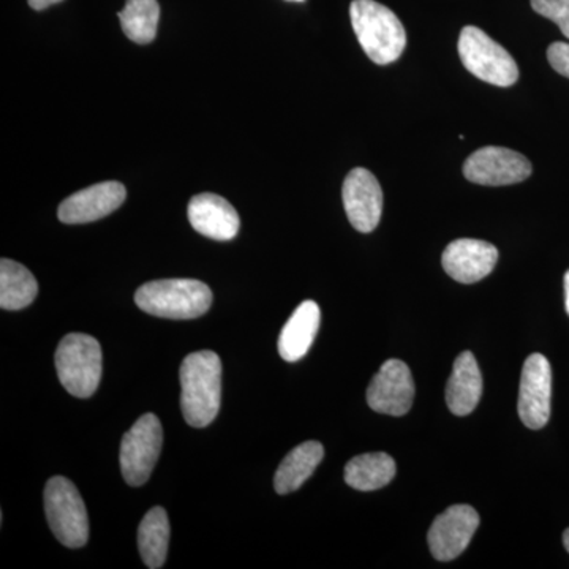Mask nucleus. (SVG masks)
Here are the masks:
<instances>
[{
    "mask_svg": "<svg viewBox=\"0 0 569 569\" xmlns=\"http://www.w3.org/2000/svg\"><path fill=\"white\" fill-rule=\"evenodd\" d=\"M187 216L194 231L213 241H231L238 234L241 224L234 206L216 193H200L193 197Z\"/></svg>",
    "mask_w": 569,
    "mask_h": 569,
    "instance_id": "15",
    "label": "nucleus"
},
{
    "mask_svg": "<svg viewBox=\"0 0 569 569\" xmlns=\"http://www.w3.org/2000/svg\"><path fill=\"white\" fill-rule=\"evenodd\" d=\"M290 2H305V0H290Z\"/></svg>",
    "mask_w": 569,
    "mask_h": 569,
    "instance_id": "28",
    "label": "nucleus"
},
{
    "mask_svg": "<svg viewBox=\"0 0 569 569\" xmlns=\"http://www.w3.org/2000/svg\"><path fill=\"white\" fill-rule=\"evenodd\" d=\"M162 443L163 429L160 419L152 413L142 415L122 438L119 460L127 485L140 488L151 478L162 451Z\"/></svg>",
    "mask_w": 569,
    "mask_h": 569,
    "instance_id": "7",
    "label": "nucleus"
},
{
    "mask_svg": "<svg viewBox=\"0 0 569 569\" xmlns=\"http://www.w3.org/2000/svg\"><path fill=\"white\" fill-rule=\"evenodd\" d=\"M342 198L355 230L361 233L376 230L383 212V190L376 176L366 168H355L343 182Z\"/></svg>",
    "mask_w": 569,
    "mask_h": 569,
    "instance_id": "12",
    "label": "nucleus"
},
{
    "mask_svg": "<svg viewBox=\"0 0 569 569\" xmlns=\"http://www.w3.org/2000/svg\"><path fill=\"white\" fill-rule=\"evenodd\" d=\"M460 61L478 80L509 88L519 80L518 63L501 44L475 26L462 29L458 44Z\"/></svg>",
    "mask_w": 569,
    "mask_h": 569,
    "instance_id": "5",
    "label": "nucleus"
},
{
    "mask_svg": "<svg viewBox=\"0 0 569 569\" xmlns=\"http://www.w3.org/2000/svg\"><path fill=\"white\" fill-rule=\"evenodd\" d=\"M170 545V520L163 508L156 507L146 512L138 529V548L146 567L162 568Z\"/></svg>",
    "mask_w": 569,
    "mask_h": 569,
    "instance_id": "20",
    "label": "nucleus"
},
{
    "mask_svg": "<svg viewBox=\"0 0 569 569\" xmlns=\"http://www.w3.org/2000/svg\"><path fill=\"white\" fill-rule=\"evenodd\" d=\"M350 18L359 44L370 61L388 66L402 56L407 33L395 11L376 0H353Z\"/></svg>",
    "mask_w": 569,
    "mask_h": 569,
    "instance_id": "2",
    "label": "nucleus"
},
{
    "mask_svg": "<svg viewBox=\"0 0 569 569\" xmlns=\"http://www.w3.org/2000/svg\"><path fill=\"white\" fill-rule=\"evenodd\" d=\"M321 312L317 302L305 301L284 323L279 337V353L287 362L305 358L320 329Z\"/></svg>",
    "mask_w": 569,
    "mask_h": 569,
    "instance_id": "17",
    "label": "nucleus"
},
{
    "mask_svg": "<svg viewBox=\"0 0 569 569\" xmlns=\"http://www.w3.org/2000/svg\"><path fill=\"white\" fill-rule=\"evenodd\" d=\"M531 163L522 153L498 146H488L471 153L463 163V176L479 186H511L526 181Z\"/></svg>",
    "mask_w": 569,
    "mask_h": 569,
    "instance_id": "10",
    "label": "nucleus"
},
{
    "mask_svg": "<svg viewBox=\"0 0 569 569\" xmlns=\"http://www.w3.org/2000/svg\"><path fill=\"white\" fill-rule=\"evenodd\" d=\"M181 408L187 425L206 427L217 418L222 403V361L213 351L187 356L181 366Z\"/></svg>",
    "mask_w": 569,
    "mask_h": 569,
    "instance_id": "1",
    "label": "nucleus"
},
{
    "mask_svg": "<svg viewBox=\"0 0 569 569\" xmlns=\"http://www.w3.org/2000/svg\"><path fill=\"white\" fill-rule=\"evenodd\" d=\"M44 512L59 542L71 549L82 548L89 539V518L84 501L70 479L51 478L44 488Z\"/></svg>",
    "mask_w": 569,
    "mask_h": 569,
    "instance_id": "6",
    "label": "nucleus"
},
{
    "mask_svg": "<svg viewBox=\"0 0 569 569\" xmlns=\"http://www.w3.org/2000/svg\"><path fill=\"white\" fill-rule=\"evenodd\" d=\"M39 295V283L26 266L3 258L0 261V307L21 310L31 306Z\"/></svg>",
    "mask_w": 569,
    "mask_h": 569,
    "instance_id": "21",
    "label": "nucleus"
},
{
    "mask_svg": "<svg viewBox=\"0 0 569 569\" xmlns=\"http://www.w3.org/2000/svg\"><path fill=\"white\" fill-rule=\"evenodd\" d=\"M413 400L410 367L400 359H388L367 388V403L377 413L403 417L413 407Z\"/></svg>",
    "mask_w": 569,
    "mask_h": 569,
    "instance_id": "9",
    "label": "nucleus"
},
{
    "mask_svg": "<svg viewBox=\"0 0 569 569\" xmlns=\"http://www.w3.org/2000/svg\"><path fill=\"white\" fill-rule=\"evenodd\" d=\"M118 17L123 33L134 43L148 44L156 39L160 21L157 0H127Z\"/></svg>",
    "mask_w": 569,
    "mask_h": 569,
    "instance_id": "22",
    "label": "nucleus"
},
{
    "mask_svg": "<svg viewBox=\"0 0 569 569\" xmlns=\"http://www.w3.org/2000/svg\"><path fill=\"white\" fill-rule=\"evenodd\" d=\"M479 527L477 509L468 505H455L441 512L427 535L430 552L438 561L458 559L470 545Z\"/></svg>",
    "mask_w": 569,
    "mask_h": 569,
    "instance_id": "11",
    "label": "nucleus"
},
{
    "mask_svg": "<svg viewBox=\"0 0 569 569\" xmlns=\"http://www.w3.org/2000/svg\"><path fill=\"white\" fill-rule=\"evenodd\" d=\"M531 9L556 22L561 33L569 39V0H531Z\"/></svg>",
    "mask_w": 569,
    "mask_h": 569,
    "instance_id": "23",
    "label": "nucleus"
},
{
    "mask_svg": "<svg viewBox=\"0 0 569 569\" xmlns=\"http://www.w3.org/2000/svg\"><path fill=\"white\" fill-rule=\"evenodd\" d=\"M548 61L557 73L569 78V43L556 41L548 50Z\"/></svg>",
    "mask_w": 569,
    "mask_h": 569,
    "instance_id": "24",
    "label": "nucleus"
},
{
    "mask_svg": "<svg viewBox=\"0 0 569 569\" xmlns=\"http://www.w3.org/2000/svg\"><path fill=\"white\" fill-rule=\"evenodd\" d=\"M28 2L33 10H44L48 7L54 6V3L62 2V0H28Z\"/></svg>",
    "mask_w": 569,
    "mask_h": 569,
    "instance_id": "25",
    "label": "nucleus"
},
{
    "mask_svg": "<svg viewBox=\"0 0 569 569\" xmlns=\"http://www.w3.org/2000/svg\"><path fill=\"white\" fill-rule=\"evenodd\" d=\"M126 198L127 190L121 182L96 183L62 201L58 211L59 220L67 224L97 222L121 208Z\"/></svg>",
    "mask_w": 569,
    "mask_h": 569,
    "instance_id": "13",
    "label": "nucleus"
},
{
    "mask_svg": "<svg viewBox=\"0 0 569 569\" xmlns=\"http://www.w3.org/2000/svg\"><path fill=\"white\" fill-rule=\"evenodd\" d=\"M565 307H567V313L569 316V269L565 274Z\"/></svg>",
    "mask_w": 569,
    "mask_h": 569,
    "instance_id": "26",
    "label": "nucleus"
},
{
    "mask_svg": "<svg viewBox=\"0 0 569 569\" xmlns=\"http://www.w3.org/2000/svg\"><path fill=\"white\" fill-rule=\"evenodd\" d=\"M482 395L481 370L471 351H463L456 359L447 387V403L456 417H467L478 407Z\"/></svg>",
    "mask_w": 569,
    "mask_h": 569,
    "instance_id": "16",
    "label": "nucleus"
},
{
    "mask_svg": "<svg viewBox=\"0 0 569 569\" xmlns=\"http://www.w3.org/2000/svg\"><path fill=\"white\" fill-rule=\"evenodd\" d=\"M325 458V448L320 441H306L288 452L276 471L274 488L280 496L295 492L312 477L316 468Z\"/></svg>",
    "mask_w": 569,
    "mask_h": 569,
    "instance_id": "18",
    "label": "nucleus"
},
{
    "mask_svg": "<svg viewBox=\"0 0 569 569\" xmlns=\"http://www.w3.org/2000/svg\"><path fill=\"white\" fill-rule=\"evenodd\" d=\"M563 545H565V549H567L569 552V529L565 530Z\"/></svg>",
    "mask_w": 569,
    "mask_h": 569,
    "instance_id": "27",
    "label": "nucleus"
},
{
    "mask_svg": "<svg viewBox=\"0 0 569 569\" xmlns=\"http://www.w3.org/2000/svg\"><path fill=\"white\" fill-rule=\"evenodd\" d=\"M62 387L78 399H88L102 380L103 356L99 340L92 336L67 335L54 356Z\"/></svg>",
    "mask_w": 569,
    "mask_h": 569,
    "instance_id": "4",
    "label": "nucleus"
},
{
    "mask_svg": "<svg viewBox=\"0 0 569 569\" xmlns=\"http://www.w3.org/2000/svg\"><path fill=\"white\" fill-rule=\"evenodd\" d=\"M498 250L489 242L478 239H458L445 249L441 257L445 272L459 283H477L493 271Z\"/></svg>",
    "mask_w": 569,
    "mask_h": 569,
    "instance_id": "14",
    "label": "nucleus"
},
{
    "mask_svg": "<svg viewBox=\"0 0 569 569\" xmlns=\"http://www.w3.org/2000/svg\"><path fill=\"white\" fill-rule=\"evenodd\" d=\"M552 400V369L546 356L535 353L523 362L519 388V417L531 430L549 422Z\"/></svg>",
    "mask_w": 569,
    "mask_h": 569,
    "instance_id": "8",
    "label": "nucleus"
},
{
    "mask_svg": "<svg viewBox=\"0 0 569 569\" xmlns=\"http://www.w3.org/2000/svg\"><path fill=\"white\" fill-rule=\"evenodd\" d=\"M134 302L149 316L193 320L211 309L212 291L200 280H153L138 288Z\"/></svg>",
    "mask_w": 569,
    "mask_h": 569,
    "instance_id": "3",
    "label": "nucleus"
},
{
    "mask_svg": "<svg viewBox=\"0 0 569 569\" xmlns=\"http://www.w3.org/2000/svg\"><path fill=\"white\" fill-rule=\"evenodd\" d=\"M396 462L387 452L356 456L346 466V482L361 492H372L388 486L396 477Z\"/></svg>",
    "mask_w": 569,
    "mask_h": 569,
    "instance_id": "19",
    "label": "nucleus"
}]
</instances>
